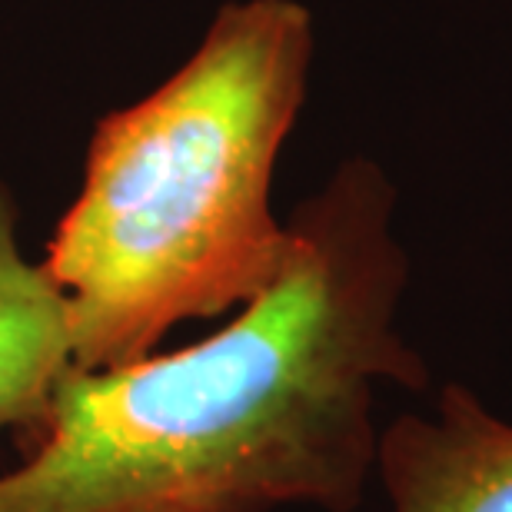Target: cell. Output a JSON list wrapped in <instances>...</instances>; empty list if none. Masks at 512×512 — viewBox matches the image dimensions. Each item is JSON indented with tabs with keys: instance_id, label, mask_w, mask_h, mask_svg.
Here are the masks:
<instances>
[{
	"instance_id": "1",
	"label": "cell",
	"mask_w": 512,
	"mask_h": 512,
	"mask_svg": "<svg viewBox=\"0 0 512 512\" xmlns=\"http://www.w3.org/2000/svg\"><path fill=\"white\" fill-rule=\"evenodd\" d=\"M396 187L343 160L293 217L276 280L207 340L70 370L0 512H356L376 469V386L426 389L396 326L409 260Z\"/></svg>"
},
{
	"instance_id": "2",
	"label": "cell",
	"mask_w": 512,
	"mask_h": 512,
	"mask_svg": "<svg viewBox=\"0 0 512 512\" xmlns=\"http://www.w3.org/2000/svg\"><path fill=\"white\" fill-rule=\"evenodd\" d=\"M313 50L300 0H233L177 74L97 124L40 263L70 306L77 370L143 360L276 280L290 230L273 173Z\"/></svg>"
},
{
	"instance_id": "3",
	"label": "cell",
	"mask_w": 512,
	"mask_h": 512,
	"mask_svg": "<svg viewBox=\"0 0 512 512\" xmlns=\"http://www.w3.org/2000/svg\"><path fill=\"white\" fill-rule=\"evenodd\" d=\"M389 512H512V423L449 383L436 416L393 419L376 446Z\"/></svg>"
},
{
	"instance_id": "4",
	"label": "cell",
	"mask_w": 512,
	"mask_h": 512,
	"mask_svg": "<svg viewBox=\"0 0 512 512\" xmlns=\"http://www.w3.org/2000/svg\"><path fill=\"white\" fill-rule=\"evenodd\" d=\"M74 370V323L57 283L17 247V203L0 180V433L17 446L47 423L64 376Z\"/></svg>"
}]
</instances>
